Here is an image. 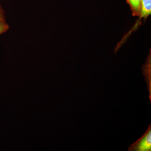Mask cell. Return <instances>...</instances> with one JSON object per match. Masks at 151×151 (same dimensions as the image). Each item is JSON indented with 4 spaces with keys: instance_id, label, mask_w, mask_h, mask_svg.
Instances as JSON below:
<instances>
[{
    "instance_id": "cell-5",
    "label": "cell",
    "mask_w": 151,
    "mask_h": 151,
    "mask_svg": "<svg viewBox=\"0 0 151 151\" xmlns=\"http://www.w3.org/2000/svg\"><path fill=\"white\" fill-rule=\"evenodd\" d=\"M6 22L5 14L4 10L3 8L0 3V22Z\"/></svg>"
},
{
    "instance_id": "cell-1",
    "label": "cell",
    "mask_w": 151,
    "mask_h": 151,
    "mask_svg": "<svg viewBox=\"0 0 151 151\" xmlns=\"http://www.w3.org/2000/svg\"><path fill=\"white\" fill-rule=\"evenodd\" d=\"M151 150V125L144 135L130 146L128 151H150Z\"/></svg>"
},
{
    "instance_id": "cell-2",
    "label": "cell",
    "mask_w": 151,
    "mask_h": 151,
    "mask_svg": "<svg viewBox=\"0 0 151 151\" xmlns=\"http://www.w3.org/2000/svg\"><path fill=\"white\" fill-rule=\"evenodd\" d=\"M151 14V0H142L140 19H146Z\"/></svg>"
},
{
    "instance_id": "cell-3",
    "label": "cell",
    "mask_w": 151,
    "mask_h": 151,
    "mask_svg": "<svg viewBox=\"0 0 151 151\" xmlns=\"http://www.w3.org/2000/svg\"><path fill=\"white\" fill-rule=\"evenodd\" d=\"M131 8L133 16L139 17L142 8V0H126Z\"/></svg>"
},
{
    "instance_id": "cell-4",
    "label": "cell",
    "mask_w": 151,
    "mask_h": 151,
    "mask_svg": "<svg viewBox=\"0 0 151 151\" xmlns=\"http://www.w3.org/2000/svg\"><path fill=\"white\" fill-rule=\"evenodd\" d=\"M10 28L9 25L6 22H0V35L6 32Z\"/></svg>"
}]
</instances>
